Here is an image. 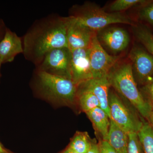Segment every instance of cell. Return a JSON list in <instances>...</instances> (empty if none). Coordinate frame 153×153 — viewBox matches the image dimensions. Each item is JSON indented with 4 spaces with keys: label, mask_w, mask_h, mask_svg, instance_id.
<instances>
[{
    "label": "cell",
    "mask_w": 153,
    "mask_h": 153,
    "mask_svg": "<svg viewBox=\"0 0 153 153\" xmlns=\"http://www.w3.org/2000/svg\"><path fill=\"white\" fill-rule=\"evenodd\" d=\"M69 17L50 15L36 21L22 38L23 55L38 66L45 55L56 48H68L67 30Z\"/></svg>",
    "instance_id": "6da1fadb"
},
{
    "label": "cell",
    "mask_w": 153,
    "mask_h": 153,
    "mask_svg": "<svg viewBox=\"0 0 153 153\" xmlns=\"http://www.w3.org/2000/svg\"><path fill=\"white\" fill-rule=\"evenodd\" d=\"M115 66L108 74L111 86L126 99L143 117L148 120L152 112V106L138 88L131 63Z\"/></svg>",
    "instance_id": "7a4b0ae2"
},
{
    "label": "cell",
    "mask_w": 153,
    "mask_h": 153,
    "mask_svg": "<svg viewBox=\"0 0 153 153\" xmlns=\"http://www.w3.org/2000/svg\"><path fill=\"white\" fill-rule=\"evenodd\" d=\"M36 88L44 97L60 104H74L78 86L72 79L38 69H36Z\"/></svg>",
    "instance_id": "3957f363"
},
{
    "label": "cell",
    "mask_w": 153,
    "mask_h": 153,
    "mask_svg": "<svg viewBox=\"0 0 153 153\" xmlns=\"http://www.w3.org/2000/svg\"><path fill=\"white\" fill-rule=\"evenodd\" d=\"M70 16L95 32L113 24L134 25L133 21L126 15L119 13H107L102 9L88 5L76 8Z\"/></svg>",
    "instance_id": "277c9868"
},
{
    "label": "cell",
    "mask_w": 153,
    "mask_h": 153,
    "mask_svg": "<svg viewBox=\"0 0 153 153\" xmlns=\"http://www.w3.org/2000/svg\"><path fill=\"white\" fill-rule=\"evenodd\" d=\"M110 120L128 134L137 133L141 128L143 120L132 111L114 91H109Z\"/></svg>",
    "instance_id": "5b68a950"
},
{
    "label": "cell",
    "mask_w": 153,
    "mask_h": 153,
    "mask_svg": "<svg viewBox=\"0 0 153 153\" xmlns=\"http://www.w3.org/2000/svg\"><path fill=\"white\" fill-rule=\"evenodd\" d=\"M71 52L66 47L56 48L44 56L37 69L49 74L71 78Z\"/></svg>",
    "instance_id": "8992f818"
},
{
    "label": "cell",
    "mask_w": 153,
    "mask_h": 153,
    "mask_svg": "<svg viewBox=\"0 0 153 153\" xmlns=\"http://www.w3.org/2000/svg\"><path fill=\"white\" fill-rule=\"evenodd\" d=\"M89 55L93 78L108 75L119 60L118 57L109 55L103 49L97 33L89 47Z\"/></svg>",
    "instance_id": "52a82bcc"
},
{
    "label": "cell",
    "mask_w": 153,
    "mask_h": 153,
    "mask_svg": "<svg viewBox=\"0 0 153 153\" xmlns=\"http://www.w3.org/2000/svg\"><path fill=\"white\" fill-rule=\"evenodd\" d=\"M136 81L145 85L153 77V56L138 47L132 49L129 55Z\"/></svg>",
    "instance_id": "ba28073f"
},
{
    "label": "cell",
    "mask_w": 153,
    "mask_h": 153,
    "mask_svg": "<svg viewBox=\"0 0 153 153\" xmlns=\"http://www.w3.org/2000/svg\"><path fill=\"white\" fill-rule=\"evenodd\" d=\"M71 52V79L78 86L92 79L89 48L76 49Z\"/></svg>",
    "instance_id": "9c48e42d"
},
{
    "label": "cell",
    "mask_w": 153,
    "mask_h": 153,
    "mask_svg": "<svg viewBox=\"0 0 153 153\" xmlns=\"http://www.w3.org/2000/svg\"><path fill=\"white\" fill-rule=\"evenodd\" d=\"M67 30V42L70 51L90 47L96 33L84 26L74 17L69 16Z\"/></svg>",
    "instance_id": "30bf717a"
},
{
    "label": "cell",
    "mask_w": 153,
    "mask_h": 153,
    "mask_svg": "<svg viewBox=\"0 0 153 153\" xmlns=\"http://www.w3.org/2000/svg\"><path fill=\"white\" fill-rule=\"evenodd\" d=\"M99 39L108 49L114 53L123 51L130 43L128 33L123 28L110 27L100 30Z\"/></svg>",
    "instance_id": "8fae6325"
},
{
    "label": "cell",
    "mask_w": 153,
    "mask_h": 153,
    "mask_svg": "<svg viewBox=\"0 0 153 153\" xmlns=\"http://www.w3.org/2000/svg\"><path fill=\"white\" fill-rule=\"evenodd\" d=\"M22 38L7 28L4 38L0 41V60L2 64L13 62L15 57L23 53Z\"/></svg>",
    "instance_id": "7c38bea8"
},
{
    "label": "cell",
    "mask_w": 153,
    "mask_h": 153,
    "mask_svg": "<svg viewBox=\"0 0 153 153\" xmlns=\"http://www.w3.org/2000/svg\"><path fill=\"white\" fill-rule=\"evenodd\" d=\"M108 75L98 78H93L79 85L78 87L85 88L92 92L100 103V107L106 112L109 117V88L111 87Z\"/></svg>",
    "instance_id": "4fadbf2b"
},
{
    "label": "cell",
    "mask_w": 153,
    "mask_h": 153,
    "mask_svg": "<svg viewBox=\"0 0 153 153\" xmlns=\"http://www.w3.org/2000/svg\"><path fill=\"white\" fill-rule=\"evenodd\" d=\"M91 121L96 133L100 140H107L110 125V118L106 112L98 107L85 113Z\"/></svg>",
    "instance_id": "5bb4252c"
},
{
    "label": "cell",
    "mask_w": 153,
    "mask_h": 153,
    "mask_svg": "<svg viewBox=\"0 0 153 153\" xmlns=\"http://www.w3.org/2000/svg\"><path fill=\"white\" fill-rule=\"evenodd\" d=\"M128 134L110 120L106 141L118 153H127Z\"/></svg>",
    "instance_id": "9a60e30c"
},
{
    "label": "cell",
    "mask_w": 153,
    "mask_h": 153,
    "mask_svg": "<svg viewBox=\"0 0 153 153\" xmlns=\"http://www.w3.org/2000/svg\"><path fill=\"white\" fill-rule=\"evenodd\" d=\"M76 98L80 108L85 113L100 107V103L96 97L90 91L78 87Z\"/></svg>",
    "instance_id": "2e32d148"
},
{
    "label": "cell",
    "mask_w": 153,
    "mask_h": 153,
    "mask_svg": "<svg viewBox=\"0 0 153 153\" xmlns=\"http://www.w3.org/2000/svg\"><path fill=\"white\" fill-rule=\"evenodd\" d=\"M93 141L87 132L77 131L71 139L68 147L77 153H86Z\"/></svg>",
    "instance_id": "e0dca14e"
},
{
    "label": "cell",
    "mask_w": 153,
    "mask_h": 153,
    "mask_svg": "<svg viewBox=\"0 0 153 153\" xmlns=\"http://www.w3.org/2000/svg\"><path fill=\"white\" fill-rule=\"evenodd\" d=\"M138 136L144 153H153V126L149 121L143 120Z\"/></svg>",
    "instance_id": "ac0fdd59"
},
{
    "label": "cell",
    "mask_w": 153,
    "mask_h": 153,
    "mask_svg": "<svg viewBox=\"0 0 153 153\" xmlns=\"http://www.w3.org/2000/svg\"><path fill=\"white\" fill-rule=\"evenodd\" d=\"M134 29L135 36L144 46L147 51L153 56L152 33L147 28L142 26H136Z\"/></svg>",
    "instance_id": "d6986e66"
},
{
    "label": "cell",
    "mask_w": 153,
    "mask_h": 153,
    "mask_svg": "<svg viewBox=\"0 0 153 153\" xmlns=\"http://www.w3.org/2000/svg\"><path fill=\"white\" fill-rule=\"evenodd\" d=\"M146 2V1L143 0H117L111 4L110 10L112 13H119Z\"/></svg>",
    "instance_id": "ffe728a7"
},
{
    "label": "cell",
    "mask_w": 153,
    "mask_h": 153,
    "mask_svg": "<svg viewBox=\"0 0 153 153\" xmlns=\"http://www.w3.org/2000/svg\"><path fill=\"white\" fill-rule=\"evenodd\" d=\"M128 138L127 153H144L137 133L129 134Z\"/></svg>",
    "instance_id": "44dd1931"
},
{
    "label": "cell",
    "mask_w": 153,
    "mask_h": 153,
    "mask_svg": "<svg viewBox=\"0 0 153 153\" xmlns=\"http://www.w3.org/2000/svg\"><path fill=\"white\" fill-rule=\"evenodd\" d=\"M141 92L144 97L153 106V78L145 84Z\"/></svg>",
    "instance_id": "7402d4cb"
},
{
    "label": "cell",
    "mask_w": 153,
    "mask_h": 153,
    "mask_svg": "<svg viewBox=\"0 0 153 153\" xmlns=\"http://www.w3.org/2000/svg\"><path fill=\"white\" fill-rule=\"evenodd\" d=\"M140 16L143 20L153 25V3L145 7L140 12Z\"/></svg>",
    "instance_id": "603a6c76"
},
{
    "label": "cell",
    "mask_w": 153,
    "mask_h": 153,
    "mask_svg": "<svg viewBox=\"0 0 153 153\" xmlns=\"http://www.w3.org/2000/svg\"><path fill=\"white\" fill-rule=\"evenodd\" d=\"M98 143L100 153H118L106 141L100 140Z\"/></svg>",
    "instance_id": "cb8c5ba5"
},
{
    "label": "cell",
    "mask_w": 153,
    "mask_h": 153,
    "mask_svg": "<svg viewBox=\"0 0 153 153\" xmlns=\"http://www.w3.org/2000/svg\"><path fill=\"white\" fill-rule=\"evenodd\" d=\"M86 153H100L99 143L93 140L91 146Z\"/></svg>",
    "instance_id": "d4e9b609"
},
{
    "label": "cell",
    "mask_w": 153,
    "mask_h": 153,
    "mask_svg": "<svg viewBox=\"0 0 153 153\" xmlns=\"http://www.w3.org/2000/svg\"><path fill=\"white\" fill-rule=\"evenodd\" d=\"M7 28L2 19H0V41L4 36Z\"/></svg>",
    "instance_id": "484cf974"
},
{
    "label": "cell",
    "mask_w": 153,
    "mask_h": 153,
    "mask_svg": "<svg viewBox=\"0 0 153 153\" xmlns=\"http://www.w3.org/2000/svg\"><path fill=\"white\" fill-rule=\"evenodd\" d=\"M0 153H13L5 148H4L1 143L0 142Z\"/></svg>",
    "instance_id": "4316f807"
},
{
    "label": "cell",
    "mask_w": 153,
    "mask_h": 153,
    "mask_svg": "<svg viewBox=\"0 0 153 153\" xmlns=\"http://www.w3.org/2000/svg\"><path fill=\"white\" fill-rule=\"evenodd\" d=\"M62 153H77L71 148L68 147Z\"/></svg>",
    "instance_id": "83f0119b"
},
{
    "label": "cell",
    "mask_w": 153,
    "mask_h": 153,
    "mask_svg": "<svg viewBox=\"0 0 153 153\" xmlns=\"http://www.w3.org/2000/svg\"><path fill=\"white\" fill-rule=\"evenodd\" d=\"M148 120L149 122L153 126V110Z\"/></svg>",
    "instance_id": "f1b7e54d"
},
{
    "label": "cell",
    "mask_w": 153,
    "mask_h": 153,
    "mask_svg": "<svg viewBox=\"0 0 153 153\" xmlns=\"http://www.w3.org/2000/svg\"><path fill=\"white\" fill-rule=\"evenodd\" d=\"M2 63L1 62V60H0V78H1V65Z\"/></svg>",
    "instance_id": "f546056e"
},
{
    "label": "cell",
    "mask_w": 153,
    "mask_h": 153,
    "mask_svg": "<svg viewBox=\"0 0 153 153\" xmlns=\"http://www.w3.org/2000/svg\"><path fill=\"white\" fill-rule=\"evenodd\" d=\"M152 108H153V106H152Z\"/></svg>",
    "instance_id": "4dcf8cb0"
}]
</instances>
